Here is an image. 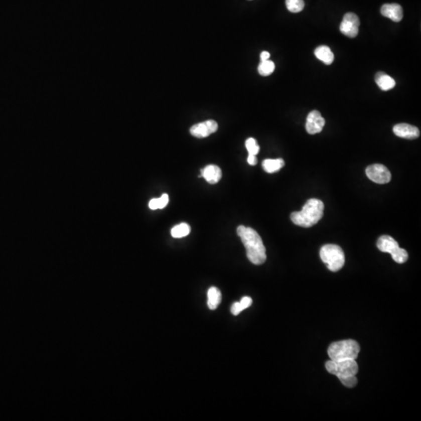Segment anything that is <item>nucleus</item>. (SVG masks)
Returning a JSON list of instances; mask_svg holds the SVG:
<instances>
[{"mask_svg":"<svg viewBox=\"0 0 421 421\" xmlns=\"http://www.w3.org/2000/svg\"><path fill=\"white\" fill-rule=\"evenodd\" d=\"M360 27V19L357 14L347 13L340 25V32L349 38L357 37Z\"/></svg>","mask_w":421,"mask_h":421,"instance_id":"8","label":"nucleus"},{"mask_svg":"<svg viewBox=\"0 0 421 421\" xmlns=\"http://www.w3.org/2000/svg\"><path fill=\"white\" fill-rule=\"evenodd\" d=\"M274 68H275L274 63L271 60H267L265 61H260L258 66L259 74L261 76H264V77H267V76L271 75L272 74Z\"/></svg>","mask_w":421,"mask_h":421,"instance_id":"19","label":"nucleus"},{"mask_svg":"<svg viewBox=\"0 0 421 421\" xmlns=\"http://www.w3.org/2000/svg\"><path fill=\"white\" fill-rule=\"evenodd\" d=\"M222 301L220 290L216 287H211L208 291V306L210 310L216 309Z\"/></svg>","mask_w":421,"mask_h":421,"instance_id":"16","label":"nucleus"},{"mask_svg":"<svg viewBox=\"0 0 421 421\" xmlns=\"http://www.w3.org/2000/svg\"><path fill=\"white\" fill-rule=\"evenodd\" d=\"M325 367L330 374L337 376L339 380L350 376H356L358 372V364L356 360H346L342 361L329 360L326 362Z\"/></svg>","mask_w":421,"mask_h":421,"instance_id":"6","label":"nucleus"},{"mask_svg":"<svg viewBox=\"0 0 421 421\" xmlns=\"http://www.w3.org/2000/svg\"><path fill=\"white\" fill-rule=\"evenodd\" d=\"M191 233V226L187 223L179 224L172 229L171 235L174 238H182Z\"/></svg>","mask_w":421,"mask_h":421,"instance_id":"18","label":"nucleus"},{"mask_svg":"<svg viewBox=\"0 0 421 421\" xmlns=\"http://www.w3.org/2000/svg\"><path fill=\"white\" fill-rule=\"evenodd\" d=\"M375 81L382 91H389L395 86V80L384 72H378L376 74Z\"/></svg>","mask_w":421,"mask_h":421,"instance_id":"14","label":"nucleus"},{"mask_svg":"<svg viewBox=\"0 0 421 421\" xmlns=\"http://www.w3.org/2000/svg\"><path fill=\"white\" fill-rule=\"evenodd\" d=\"M393 132L397 136L409 140L418 138L419 136V129L407 123L395 125L393 127Z\"/></svg>","mask_w":421,"mask_h":421,"instance_id":"11","label":"nucleus"},{"mask_svg":"<svg viewBox=\"0 0 421 421\" xmlns=\"http://www.w3.org/2000/svg\"><path fill=\"white\" fill-rule=\"evenodd\" d=\"M243 311V308H242L241 304L239 302L234 303L231 308V313L233 314V315H238Z\"/></svg>","mask_w":421,"mask_h":421,"instance_id":"24","label":"nucleus"},{"mask_svg":"<svg viewBox=\"0 0 421 421\" xmlns=\"http://www.w3.org/2000/svg\"><path fill=\"white\" fill-rule=\"evenodd\" d=\"M325 125V120L320 112L312 111L308 114L307 118L306 129L310 134H316L322 131Z\"/></svg>","mask_w":421,"mask_h":421,"instance_id":"10","label":"nucleus"},{"mask_svg":"<svg viewBox=\"0 0 421 421\" xmlns=\"http://www.w3.org/2000/svg\"><path fill=\"white\" fill-rule=\"evenodd\" d=\"M247 163L250 166H255L257 163V159L254 155L249 154L248 158H247Z\"/></svg>","mask_w":421,"mask_h":421,"instance_id":"26","label":"nucleus"},{"mask_svg":"<svg viewBox=\"0 0 421 421\" xmlns=\"http://www.w3.org/2000/svg\"><path fill=\"white\" fill-rule=\"evenodd\" d=\"M199 177H204L208 184H215L219 183L222 178V170L219 166L209 165L201 170V175Z\"/></svg>","mask_w":421,"mask_h":421,"instance_id":"13","label":"nucleus"},{"mask_svg":"<svg viewBox=\"0 0 421 421\" xmlns=\"http://www.w3.org/2000/svg\"><path fill=\"white\" fill-rule=\"evenodd\" d=\"M270 58V53L268 52H266V51H264L262 53H260V61H265V60H268Z\"/></svg>","mask_w":421,"mask_h":421,"instance_id":"27","label":"nucleus"},{"mask_svg":"<svg viewBox=\"0 0 421 421\" xmlns=\"http://www.w3.org/2000/svg\"><path fill=\"white\" fill-rule=\"evenodd\" d=\"M168 203L169 195L167 194H164L161 198L151 200L149 205V208L152 210L163 209L168 205Z\"/></svg>","mask_w":421,"mask_h":421,"instance_id":"20","label":"nucleus"},{"mask_svg":"<svg viewBox=\"0 0 421 421\" xmlns=\"http://www.w3.org/2000/svg\"><path fill=\"white\" fill-rule=\"evenodd\" d=\"M366 174L371 181L378 184H388L391 180V173L381 164H374L366 169Z\"/></svg>","mask_w":421,"mask_h":421,"instance_id":"7","label":"nucleus"},{"mask_svg":"<svg viewBox=\"0 0 421 421\" xmlns=\"http://www.w3.org/2000/svg\"><path fill=\"white\" fill-rule=\"evenodd\" d=\"M285 165L284 160L282 159H265L262 163V167L267 173H274L279 171Z\"/></svg>","mask_w":421,"mask_h":421,"instance_id":"17","label":"nucleus"},{"mask_svg":"<svg viewBox=\"0 0 421 421\" xmlns=\"http://www.w3.org/2000/svg\"><path fill=\"white\" fill-rule=\"evenodd\" d=\"M238 236L246 248V256L250 262L260 265L265 262L266 249L262 239L254 229L239 226L236 229Z\"/></svg>","mask_w":421,"mask_h":421,"instance_id":"1","label":"nucleus"},{"mask_svg":"<svg viewBox=\"0 0 421 421\" xmlns=\"http://www.w3.org/2000/svg\"><path fill=\"white\" fill-rule=\"evenodd\" d=\"M360 351L358 343L353 339L339 341L332 343L328 349V354L331 360L342 361L356 360Z\"/></svg>","mask_w":421,"mask_h":421,"instance_id":"3","label":"nucleus"},{"mask_svg":"<svg viewBox=\"0 0 421 421\" xmlns=\"http://www.w3.org/2000/svg\"><path fill=\"white\" fill-rule=\"evenodd\" d=\"M240 304H241L242 308L243 310L248 308L252 304V299L249 297H244L242 298L240 301Z\"/></svg>","mask_w":421,"mask_h":421,"instance_id":"25","label":"nucleus"},{"mask_svg":"<svg viewBox=\"0 0 421 421\" xmlns=\"http://www.w3.org/2000/svg\"><path fill=\"white\" fill-rule=\"evenodd\" d=\"M339 381L347 388H353V387L356 386L357 384V378L356 376L345 377V378L340 379Z\"/></svg>","mask_w":421,"mask_h":421,"instance_id":"23","label":"nucleus"},{"mask_svg":"<svg viewBox=\"0 0 421 421\" xmlns=\"http://www.w3.org/2000/svg\"><path fill=\"white\" fill-rule=\"evenodd\" d=\"M218 123L215 120L205 121V122H200L197 124L191 126L190 132H191L192 136L198 137V138H205L209 135L212 134L217 131L218 129Z\"/></svg>","mask_w":421,"mask_h":421,"instance_id":"9","label":"nucleus"},{"mask_svg":"<svg viewBox=\"0 0 421 421\" xmlns=\"http://www.w3.org/2000/svg\"><path fill=\"white\" fill-rule=\"evenodd\" d=\"M383 16L389 18L394 22H399L403 18L402 7L397 4H384L381 8Z\"/></svg>","mask_w":421,"mask_h":421,"instance_id":"12","label":"nucleus"},{"mask_svg":"<svg viewBox=\"0 0 421 421\" xmlns=\"http://www.w3.org/2000/svg\"><path fill=\"white\" fill-rule=\"evenodd\" d=\"M315 55L318 60L325 64L331 65L334 61V54L330 48L326 46H319L315 51Z\"/></svg>","mask_w":421,"mask_h":421,"instance_id":"15","label":"nucleus"},{"mask_svg":"<svg viewBox=\"0 0 421 421\" xmlns=\"http://www.w3.org/2000/svg\"><path fill=\"white\" fill-rule=\"evenodd\" d=\"M377 246L381 252L391 253L392 259L398 264H403L408 260L407 251L400 248L396 240L390 236H381L377 239Z\"/></svg>","mask_w":421,"mask_h":421,"instance_id":"5","label":"nucleus"},{"mask_svg":"<svg viewBox=\"0 0 421 421\" xmlns=\"http://www.w3.org/2000/svg\"><path fill=\"white\" fill-rule=\"evenodd\" d=\"M322 261L327 264L331 271H339L345 264V254L343 249L336 244H326L320 250Z\"/></svg>","mask_w":421,"mask_h":421,"instance_id":"4","label":"nucleus"},{"mask_svg":"<svg viewBox=\"0 0 421 421\" xmlns=\"http://www.w3.org/2000/svg\"><path fill=\"white\" fill-rule=\"evenodd\" d=\"M245 145H246V149L248 151L249 154L254 155V156L258 154L260 147L257 145V141L255 139L250 137L246 141Z\"/></svg>","mask_w":421,"mask_h":421,"instance_id":"22","label":"nucleus"},{"mask_svg":"<svg viewBox=\"0 0 421 421\" xmlns=\"http://www.w3.org/2000/svg\"><path fill=\"white\" fill-rule=\"evenodd\" d=\"M286 5L289 11L292 13H300L305 7L304 0H286Z\"/></svg>","mask_w":421,"mask_h":421,"instance_id":"21","label":"nucleus"},{"mask_svg":"<svg viewBox=\"0 0 421 421\" xmlns=\"http://www.w3.org/2000/svg\"><path fill=\"white\" fill-rule=\"evenodd\" d=\"M324 208L325 205L321 200L311 198L305 203L301 211L293 212L290 219L297 226L310 228L315 226L323 217Z\"/></svg>","mask_w":421,"mask_h":421,"instance_id":"2","label":"nucleus"}]
</instances>
